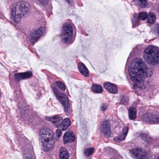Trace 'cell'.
Masks as SVG:
<instances>
[{
	"label": "cell",
	"mask_w": 159,
	"mask_h": 159,
	"mask_svg": "<svg viewBox=\"0 0 159 159\" xmlns=\"http://www.w3.org/2000/svg\"><path fill=\"white\" fill-rule=\"evenodd\" d=\"M148 68L142 59L136 57L132 61L129 68L131 78L135 83H140L148 77Z\"/></svg>",
	"instance_id": "cell-1"
},
{
	"label": "cell",
	"mask_w": 159,
	"mask_h": 159,
	"mask_svg": "<svg viewBox=\"0 0 159 159\" xmlns=\"http://www.w3.org/2000/svg\"><path fill=\"white\" fill-rule=\"evenodd\" d=\"M40 139L43 149L46 152L52 150L55 147V137L53 132L49 129L44 127L40 132Z\"/></svg>",
	"instance_id": "cell-2"
},
{
	"label": "cell",
	"mask_w": 159,
	"mask_h": 159,
	"mask_svg": "<svg viewBox=\"0 0 159 159\" xmlns=\"http://www.w3.org/2000/svg\"><path fill=\"white\" fill-rule=\"evenodd\" d=\"M30 9L29 4L26 1H20L17 3L12 10L13 20L16 23L21 21L23 16L28 13Z\"/></svg>",
	"instance_id": "cell-3"
},
{
	"label": "cell",
	"mask_w": 159,
	"mask_h": 159,
	"mask_svg": "<svg viewBox=\"0 0 159 159\" xmlns=\"http://www.w3.org/2000/svg\"><path fill=\"white\" fill-rule=\"evenodd\" d=\"M143 57L145 60L149 65H158L159 49L155 46H148L144 51Z\"/></svg>",
	"instance_id": "cell-4"
},
{
	"label": "cell",
	"mask_w": 159,
	"mask_h": 159,
	"mask_svg": "<svg viewBox=\"0 0 159 159\" xmlns=\"http://www.w3.org/2000/svg\"><path fill=\"white\" fill-rule=\"evenodd\" d=\"M73 28L69 23H65L62 29L61 38L62 41L66 44L71 43L73 37Z\"/></svg>",
	"instance_id": "cell-5"
},
{
	"label": "cell",
	"mask_w": 159,
	"mask_h": 159,
	"mask_svg": "<svg viewBox=\"0 0 159 159\" xmlns=\"http://www.w3.org/2000/svg\"><path fill=\"white\" fill-rule=\"evenodd\" d=\"M54 92L57 99L64 105L65 110H68L69 108L70 104L67 96L64 93L60 92L57 89H54Z\"/></svg>",
	"instance_id": "cell-6"
},
{
	"label": "cell",
	"mask_w": 159,
	"mask_h": 159,
	"mask_svg": "<svg viewBox=\"0 0 159 159\" xmlns=\"http://www.w3.org/2000/svg\"><path fill=\"white\" fill-rule=\"evenodd\" d=\"M131 154L133 157L137 159H145L148 158V153L147 151L141 148H135L130 151Z\"/></svg>",
	"instance_id": "cell-7"
},
{
	"label": "cell",
	"mask_w": 159,
	"mask_h": 159,
	"mask_svg": "<svg viewBox=\"0 0 159 159\" xmlns=\"http://www.w3.org/2000/svg\"><path fill=\"white\" fill-rule=\"evenodd\" d=\"M45 31L44 28H40L34 31L30 36V40L33 43L37 42L42 36Z\"/></svg>",
	"instance_id": "cell-8"
},
{
	"label": "cell",
	"mask_w": 159,
	"mask_h": 159,
	"mask_svg": "<svg viewBox=\"0 0 159 159\" xmlns=\"http://www.w3.org/2000/svg\"><path fill=\"white\" fill-rule=\"evenodd\" d=\"M101 132L105 137H110L111 135V126L108 121H105L102 123L101 126Z\"/></svg>",
	"instance_id": "cell-9"
},
{
	"label": "cell",
	"mask_w": 159,
	"mask_h": 159,
	"mask_svg": "<svg viewBox=\"0 0 159 159\" xmlns=\"http://www.w3.org/2000/svg\"><path fill=\"white\" fill-rule=\"evenodd\" d=\"M76 139V137L73 132L72 131H68L65 134L64 136V142L65 144H67L69 143L74 142Z\"/></svg>",
	"instance_id": "cell-10"
},
{
	"label": "cell",
	"mask_w": 159,
	"mask_h": 159,
	"mask_svg": "<svg viewBox=\"0 0 159 159\" xmlns=\"http://www.w3.org/2000/svg\"><path fill=\"white\" fill-rule=\"evenodd\" d=\"M104 87L107 91L113 94L117 93L118 91L117 86L113 83L108 82L105 83H104Z\"/></svg>",
	"instance_id": "cell-11"
},
{
	"label": "cell",
	"mask_w": 159,
	"mask_h": 159,
	"mask_svg": "<svg viewBox=\"0 0 159 159\" xmlns=\"http://www.w3.org/2000/svg\"><path fill=\"white\" fill-rule=\"evenodd\" d=\"M128 132H129V128L126 126L123 129L121 134L118 135V137H116L114 139V141L116 142H120L124 141V139H125Z\"/></svg>",
	"instance_id": "cell-12"
},
{
	"label": "cell",
	"mask_w": 159,
	"mask_h": 159,
	"mask_svg": "<svg viewBox=\"0 0 159 159\" xmlns=\"http://www.w3.org/2000/svg\"><path fill=\"white\" fill-rule=\"evenodd\" d=\"M47 119L48 121H50L52 123H53L57 127H59L60 126L62 121V118L58 116L48 118H47Z\"/></svg>",
	"instance_id": "cell-13"
},
{
	"label": "cell",
	"mask_w": 159,
	"mask_h": 159,
	"mask_svg": "<svg viewBox=\"0 0 159 159\" xmlns=\"http://www.w3.org/2000/svg\"><path fill=\"white\" fill-rule=\"evenodd\" d=\"M32 75V73L30 71H29V72H27V73L17 74L15 75V78L17 80H20L30 78Z\"/></svg>",
	"instance_id": "cell-14"
},
{
	"label": "cell",
	"mask_w": 159,
	"mask_h": 159,
	"mask_svg": "<svg viewBox=\"0 0 159 159\" xmlns=\"http://www.w3.org/2000/svg\"><path fill=\"white\" fill-rule=\"evenodd\" d=\"M78 68L79 71L83 75L86 77H88L89 76V71L88 69L83 63H79V64L78 65Z\"/></svg>",
	"instance_id": "cell-15"
},
{
	"label": "cell",
	"mask_w": 159,
	"mask_h": 159,
	"mask_svg": "<svg viewBox=\"0 0 159 159\" xmlns=\"http://www.w3.org/2000/svg\"><path fill=\"white\" fill-rule=\"evenodd\" d=\"M59 157L62 159H67L69 158L68 151L65 147H61L59 151Z\"/></svg>",
	"instance_id": "cell-16"
},
{
	"label": "cell",
	"mask_w": 159,
	"mask_h": 159,
	"mask_svg": "<svg viewBox=\"0 0 159 159\" xmlns=\"http://www.w3.org/2000/svg\"><path fill=\"white\" fill-rule=\"evenodd\" d=\"M70 124H71V122L69 118H65V120L62 121L61 124L62 129L63 130H65L70 125Z\"/></svg>",
	"instance_id": "cell-17"
},
{
	"label": "cell",
	"mask_w": 159,
	"mask_h": 159,
	"mask_svg": "<svg viewBox=\"0 0 159 159\" xmlns=\"http://www.w3.org/2000/svg\"><path fill=\"white\" fill-rule=\"evenodd\" d=\"M137 116V110L135 108H130L129 110V117L131 120H135Z\"/></svg>",
	"instance_id": "cell-18"
},
{
	"label": "cell",
	"mask_w": 159,
	"mask_h": 159,
	"mask_svg": "<svg viewBox=\"0 0 159 159\" xmlns=\"http://www.w3.org/2000/svg\"><path fill=\"white\" fill-rule=\"evenodd\" d=\"M91 90L93 92L96 93H101L103 91L102 87L97 84H94L92 85Z\"/></svg>",
	"instance_id": "cell-19"
},
{
	"label": "cell",
	"mask_w": 159,
	"mask_h": 159,
	"mask_svg": "<svg viewBox=\"0 0 159 159\" xmlns=\"http://www.w3.org/2000/svg\"><path fill=\"white\" fill-rule=\"evenodd\" d=\"M147 22L149 23H153L156 20V15L154 13H150L147 17Z\"/></svg>",
	"instance_id": "cell-20"
},
{
	"label": "cell",
	"mask_w": 159,
	"mask_h": 159,
	"mask_svg": "<svg viewBox=\"0 0 159 159\" xmlns=\"http://www.w3.org/2000/svg\"><path fill=\"white\" fill-rule=\"evenodd\" d=\"M135 1L137 2V4L142 8H145L148 4L147 0H135Z\"/></svg>",
	"instance_id": "cell-21"
},
{
	"label": "cell",
	"mask_w": 159,
	"mask_h": 159,
	"mask_svg": "<svg viewBox=\"0 0 159 159\" xmlns=\"http://www.w3.org/2000/svg\"><path fill=\"white\" fill-rule=\"evenodd\" d=\"M94 152V148L91 147V148H88V149L85 150V154L87 156H90L93 154Z\"/></svg>",
	"instance_id": "cell-22"
},
{
	"label": "cell",
	"mask_w": 159,
	"mask_h": 159,
	"mask_svg": "<svg viewBox=\"0 0 159 159\" xmlns=\"http://www.w3.org/2000/svg\"><path fill=\"white\" fill-rule=\"evenodd\" d=\"M147 17H148V15L147 13L145 12H142L141 13H139V19L142 20H146L147 19Z\"/></svg>",
	"instance_id": "cell-23"
},
{
	"label": "cell",
	"mask_w": 159,
	"mask_h": 159,
	"mask_svg": "<svg viewBox=\"0 0 159 159\" xmlns=\"http://www.w3.org/2000/svg\"><path fill=\"white\" fill-rule=\"evenodd\" d=\"M57 85L58 88H60L61 90H62L63 91L65 90V85H64V83H62L61 82L57 81Z\"/></svg>",
	"instance_id": "cell-24"
},
{
	"label": "cell",
	"mask_w": 159,
	"mask_h": 159,
	"mask_svg": "<svg viewBox=\"0 0 159 159\" xmlns=\"http://www.w3.org/2000/svg\"><path fill=\"white\" fill-rule=\"evenodd\" d=\"M62 134V131L60 129H57L56 131V135L57 138H59Z\"/></svg>",
	"instance_id": "cell-25"
},
{
	"label": "cell",
	"mask_w": 159,
	"mask_h": 159,
	"mask_svg": "<svg viewBox=\"0 0 159 159\" xmlns=\"http://www.w3.org/2000/svg\"><path fill=\"white\" fill-rule=\"evenodd\" d=\"M43 5H47L49 2V0H38Z\"/></svg>",
	"instance_id": "cell-26"
}]
</instances>
